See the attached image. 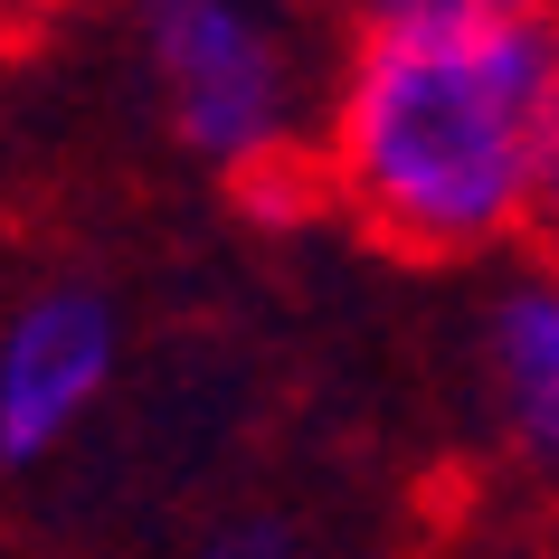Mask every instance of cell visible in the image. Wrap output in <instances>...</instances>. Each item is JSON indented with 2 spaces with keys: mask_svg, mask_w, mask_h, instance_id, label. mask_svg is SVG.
Masks as SVG:
<instances>
[{
  "mask_svg": "<svg viewBox=\"0 0 559 559\" xmlns=\"http://www.w3.org/2000/svg\"><path fill=\"white\" fill-rule=\"evenodd\" d=\"M484 389L531 465L559 455V295L550 275H512L484 313Z\"/></svg>",
  "mask_w": 559,
  "mask_h": 559,
  "instance_id": "cell-4",
  "label": "cell"
},
{
  "mask_svg": "<svg viewBox=\"0 0 559 559\" xmlns=\"http://www.w3.org/2000/svg\"><path fill=\"white\" fill-rule=\"evenodd\" d=\"M58 0H0V29H29V20H48Z\"/></svg>",
  "mask_w": 559,
  "mask_h": 559,
  "instance_id": "cell-7",
  "label": "cell"
},
{
  "mask_svg": "<svg viewBox=\"0 0 559 559\" xmlns=\"http://www.w3.org/2000/svg\"><path fill=\"white\" fill-rule=\"evenodd\" d=\"M323 209L389 257H502L531 247L559 190V29L502 10L474 29L352 38L313 115Z\"/></svg>",
  "mask_w": 559,
  "mask_h": 559,
  "instance_id": "cell-1",
  "label": "cell"
},
{
  "mask_svg": "<svg viewBox=\"0 0 559 559\" xmlns=\"http://www.w3.org/2000/svg\"><path fill=\"white\" fill-rule=\"evenodd\" d=\"M115 380V304L86 285H48L0 323V465L58 455Z\"/></svg>",
  "mask_w": 559,
  "mask_h": 559,
  "instance_id": "cell-3",
  "label": "cell"
},
{
  "mask_svg": "<svg viewBox=\"0 0 559 559\" xmlns=\"http://www.w3.org/2000/svg\"><path fill=\"white\" fill-rule=\"evenodd\" d=\"M200 559H304V550H295V531H285V522H237V531H218Z\"/></svg>",
  "mask_w": 559,
  "mask_h": 559,
  "instance_id": "cell-6",
  "label": "cell"
},
{
  "mask_svg": "<svg viewBox=\"0 0 559 559\" xmlns=\"http://www.w3.org/2000/svg\"><path fill=\"white\" fill-rule=\"evenodd\" d=\"M352 38H417V29H474L502 10H540V0H342Z\"/></svg>",
  "mask_w": 559,
  "mask_h": 559,
  "instance_id": "cell-5",
  "label": "cell"
},
{
  "mask_svg": "<svg viewBox=\"0 0 559 559\" xmlns=\"http://www.w3.org/2000/svg\"><path fill=\"white\" fill-rule=\"evenodd\" d=\"M133 20H143V67L171 105V133L200 162L247 180L313 143L295 48L257 0H133Z\"/></svg>",
  "mask_w": 559,
  "mask_h": 559,
  "instance_id": "cell-2",
  "label": "cell"
}]
</instances>
